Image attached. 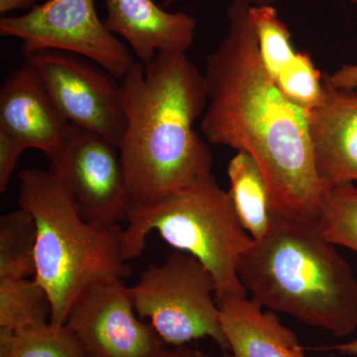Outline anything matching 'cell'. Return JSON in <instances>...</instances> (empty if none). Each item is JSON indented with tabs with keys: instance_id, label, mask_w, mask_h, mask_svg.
Returning <instances> with one entry per match:
<instances>
[{
	"instance_id": "cell-1",
	"label": "cell",
	"mask_w": 357,
	"mask_h": 357,
	"mask_svg": "<svg viewBox=\"0 0 357 357\" xmlns=\"http://www.w3.org/2000/svg\"><path fill=\"white\" fill-rule=\"evenodd\" d=\"M250 4L234 0L222 43L206 58V139L248 153L266 180L275 215L318 220L328 187L314 161L311 112L294 105L263 67Z\"/></svg>"
},
{
	"instance_id": "cell-2",
	"label": "cell",
	"mask_w": 357,
	"mask_h": 357,
	"mask_svg": "<svg viewBox=\"0 0 357 357\" xmlns=\"http://www.w3.org/2000/svg\"><path fill=\"white\" fill-rule=\"evenodd\" d=\"M121 89L119 149L131 203H155L213 175V153L194 129L208 105L206 82L185 54L135 62Z\"/></svg>"
},
{
	"instance_id": "cell-3",
	"label": "cell",
	"mask_w": 357,
	"mask_h": 357,
	"mask_svg": "<svg viewBox=\"0 0 357 357\" xmlns=\"http://www.w3.org/2000/svg\"><path fill=\"white\" fill-rule=\"evenodd\" d=\"M238 276L251 299L274 312L342 338L357 328V279L318 222L275 215L241 258Z\"/></svg>"
},
{
	"instance_id": "cell-4",
	"label": "cell",
	"mask_w": 357,
	"mask_h": 357,
	"mask_svg": "<svg viewBox=\"0 0 357 357\" xmlns=\"http://www.w3.org/2000/svg\"><path fill=\"white\" fill-rule=\"evenodd\" d=\"M18 204L36 225L35 274L51 301L50 324L64 326L79 296L96 281L128 278L119 225L88 222L64 185L50 172L24 169Z\"/></svg>"
},
{
	"instance_id": "cell-5",
	"label": "cell",
	"mask_w": 357,
	"mask_h": 357,
	"mask_svg": "<svg viewBox=\"0 0 357 357\" xmlns=\"http://www.w3.org/2000/svg\"><path fill=\"white\" fill-rule=\"evenodd\" d=\"M126 222L123 252L128 261L141 255L147 236L157 231L213 275L218 303L248 296L238 266L255 241L241 225L229 192L213 175L155 203L131 204Z\"/></svg>"
},
{
	"instance_id": "cell-6",
	"label": "cell",
	"mask_w": 357,
	"mask_h": 357,
	"mask_svg": "<svg viewBox=\"0 0 357 357\" xmlns=\"http://www.w3.org/2000/svg\"><path fill=\"white\" fill-rule=\"evenodd\" d=\"M136 314L148 318L172 347L211 338L227 354L229 345L220 323L217 284L197 258L174 251L160 265H149L129 288Z\"/></svg>"
},
{
	"instance_id": "cell-7",
	"label": "cell",
	"mask_w": 357,
	"mask_h": 357,
	"mask_svg": "<svg viewBox=\"0 0 357 357\" xmlns=\"http://www.w3.org/2000/svg\"><path fill=\"white\" fill-rule=\"evenodd\" d=\"M0 35L22 41L21 53L55 50L91 60L121 79L135 64L130 51L107 29L95 0H47L17 16H2Z\"/></svg>"
},
{
	"instance_id": "cell-8",
	"label": "cell",
	"mask_w": 357,
	"mask_h": 357,
	"mask_svg": "<svg viewBox=\"0 0 357 357\" xmlns=\"http://www.w3.org/2000/svg\"><path fill=\"white\" fill-rule=\"evenodd\" d=\"M66 119L121 146L126 128L121 83L89 59L55 50L23 55Z\"/></svg>"
},
{
	"instance_id": "cell-9",
	"label": "cell",
	"mask_w": 357,
	"mask_h": 357,
	"mask_svg": "<svg viewBox=\"0 0 357 357\" xmlns=\"http://www.w3.org/2000/svg\"><path fill=\"white\" fill-rule=\"evenodd\" d=\"M49 172L74 199L82 217L103 225L126 222L129 198L121 149L100 134L70 123Z\"/></svg>"
},
{
	"instance_id": "cell-10",
	"label": "cell",
	"mask_w": 357,
	"mask_h": 357,
	"mask_svg": "<svg viewBox=\"0 0 357 357\" xmlns=\"http://www.w3.org/2000/svg\"><path fill=\"white\" fill-rule=\"evenodd\" d=\"M89 357H168L151 324L136 317L121 279L96 281L79 296L65 324Z\"/></svg>"
},
{
	"instance_id": "cell-11",
	"label": "cell",
	"mask_w": 357,
	"mask_h": 357,
	"mask_svg": "<svg viewBox=\"0 0 357 357\" xmlns=\"http://www.w3.org/2000/svg\"><path fill=\"white\" fill-rule=\"evenodd\" d=\"M70 122L27 63L9 73L0 88V129L50 160L69 134Z\"/></svg>"
},
{
	"instance_id": "cell-12",
	"label": "cell",
	"mask_w": 357,
	"mask_h": 357,
	"mask_svg": "<svg viewBox=\"0 0 357 357\" xmlns=\"http://www.w3.org/2000/svg\"><path fill=\"white\" fill-rule=\"evenodd\" d=\"M107 29L126 40L143 65L160 54H185L195 41L197 20L168 13L153 0H105Z\"/></svg>"
},
{
	"instance_id": "cell-13",
	"label": "cell",
	"mask_w": 357,
	"mask_h": 357,
	"mask_svg": "<svg viewBox=\"0 0 357 357\" xmlns=\"http://www.w3.org/2000/svg\"><path fill=\"white\" fill-rule=\"evenodd\" d=\"M324 98L312 110L314 161L328 187L357 181V91L335 89L324 74Z\"/></svg>"
},
{
	"instance_id": "cell-14",
	"label": "cell",
	"mask_w": 357,
	"mask_h": 357,
	"mask_svg": "<svg viewBox=\"0 0 357 357\" xmlns=\"http://www.w3.org/2000/svg\"><path fill=\"white\" fill-rule=\"evenodd\" d=\"M229 352L225 357H307L293 331L276 312L246 297L218 303Z\"/></svg>"
},
{
	"instance_id": "cell-15",
	"label": "cell",
	"mask_w": 357,
	"mask_h": 357,
	"mask_svg": "<svg viewBox=\"0 0 357 357\" xmlns=\"http://www.w3.org/2000/svg\"><path fill=\"white\" fill-rule=\"evenodd\" d=\"M229 194L239 220L253 241L267 234L275 218L266 180L255 160L237 152L227 166Z\"/></svg>"
},
{
	"instance_id": "cell-16",
	"label": "cell",
	"mask_w": 357,
	"mask_h": 357,
	"mask_svg": "<svg viewBox=\"0 0 357 357\" xmlns=\"http://www.w3.org/2000/svg\"><path fill=\"white\" fill-rule=\"evenodd\" d=\"M52 306L34 278L0 279V328L20 333L50 324Z\"/></svg>"
},
{
	"instance_id": "cell-17",
	"label": "cell",
	"mask_w": 357,
	"mask_h": 357,
	"mask_svg": "<svg viewBox=\"0 0 357 357\" xmlns=\"http://www.w3.org/2000/svg\"><path fill=\"white\" fill-rule=\"evenodd\" d=\"M36 241L34 218L25 208L0 218V279L34 277Z\"/></svg>"
},
{
	"instance_id": "cell-18",
	"label": "cell",
	"mask_w": 357,
	"mask_h": 357,
	"mask_svg": "<svg viewBox=\"0 0 357 357\" xmlns=\"http://www.w3.org/2000/svg\"><path fill=\"white\" fill-rule=\"evenodd\" d=\"M0 357H86L66 326L51 324L15 333L0 328Z\"/></svg>"
},
{
	"instance_id": "cell-19",
	"label": "cell",
	"mask_w": 357,
	"mask_h": 357,
	"mask_svg": "<svg viewBox=\"0 0 357 357\" xmlns=\"http://www.w3.org/2000/svg\"><path fill=\"white\" fill-rule=\"evenodd\" d=\"M263 67L275 81L295 57L292 35L274 6H250Z\"/></svg>"
},
{
	"instance_id": "cell-20",
	"label": "cell",
	"mask_w": 357,
	"mask_h": 357,
	"mask_svg": "<svg viewBox=\"0 0 357 357\" xmlns=\"http://www.w3.org/2000/svg\"><path fill=\"white\" fill-rule=\"evenodd\" d=\"M317 222L330 243L357 253L356 185L347 182L328 187Z\"/></svg>"
},
{
	"instance_id": "cell-21",
	"label": "cell",
	"mask_w": 357,
	"mask_h": 357,
	"mask_svg": "<svg viewBox=\"0 0 357 357\" xmlns=\"http://www.w3.org/2000/svg\"><path fill=\"white\" fill-rule=\"evenodd\" d=\"M274 82L291 102L309 112L316 109L323 100L324 75L307 53L297 52Z\"/></svg>"
},
{
	"instance_id": "cell-22",
	"label": "cell",
	"mask_w": 357,
	"mask_h": 357,
	"mask_svg": "<svg viewBox=\"0 0 357 357\" xmlns=\"http://www.w3.org/2000/svg\"><path fill=\"white\" fill-rule=\"evenodd\" d=\"M25 150L27 148L20 140L0 129V192L6 191Z\"/></svg>"
},
{
	"instance_id": "cell-23",
	"label": "cell",
	"mask_w": 357,
	"mask_h": 357,
	"mask_svg": "<svg viewBox=\"0 0 357 357\" xmlns=\"http://www.w3.org/2000/svg\"><path fill=\"white\" fill-rule=\"evenodd\" d=\"M326 77L335 89L357 91V65L342 66L333 74H326Z\"/></svg>"
},
{
	"instance_id": "cell-24",
	"label": "cell",
	"mask_w": 357,
	"mask_h": 357,
	"mask_svg": "<svg viewBox=\"0 0 357 357\" xmlns=\"http://www.w3.org/2000/svg\"><path fill=\"white\" fill-rule=\"evenodd\" d=\"M39 0H0V13L2 16L20 10V9L33 8Z\"/></svg>"
},
{
	"instance_id": "cell-25",
	"label": "cell",
	"mask_w": 357,
	"mask_h": 357,
	"mask_svg": "<svg viewBox=\"0 0 357 357\" xmlns=\"http://www.w3.org/2000/svg\"><path fill=\"white\" fill-rule=\"evenodd\" d=\"M86 357H89L86 356ZM168 357H210L208 354H204L199 349H192L188 345L183 347H172Z\"/></svg>"
},
{
	"instance_id": "cell-26",
	"label": "cell",
	"mask_w": 357,
	"mask_h": 357,
	"mask_svg": "<svg viewBox=\"0 0 357 357\" xmlns=\"http://www.w3.org/2000/svg\"><path fill=\"white\" fill-rule=\"evenodd\" d=\"M328 351H335L340 354H347V356L357 357V337L349 342H342L333 345V347H326Z\"/></svg>"
},
{
	"instance_id": "cell-27",
	"label": "cell",
	"mask_w": 357,
	"mask_h": 357,
	"mask_svg": "<svg viewBox=\"0 0 357 357\" xmlns=\"http://www.w3.org/2000/svg\"><path fill=\"white\" fill-rule=\"evenodd\" d=\"M174 1V0H170ZM251 6H274L278 0H245Z\"/></svg>"
},
{
	"instance_id": "cell-28",
	"label": "cell",
	"mask_w": 357,
	"mask_h": 357,
	"mask_svg": "<svg viewBox=\"0 0 357 357\" xmlns=\"http://www.w3.org/2000/svg\"><path fill=\"white\" fill-rule=\"evenodd\" d=\"M349 1H351V3L357 4V0H349Z\"/></svg>"
}]
</instances>
